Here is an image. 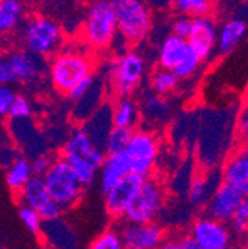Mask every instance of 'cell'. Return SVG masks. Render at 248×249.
<instances>
[{"mask_svg":"<svg viewBox=\"0 0 248 249\" xmlns=\"http://www.w3.org/2000/svg\"><path fill=\"white\" fill-rule=\"evenodd\" d=\"M156 249H183L180 239H165Z\"/></svg>","mask_w":248,"mask_h":249,"instance_id":"41","label":"cell"},{"mask_svg":"<svg viewBox=\"0 0 248 249\" xmlns=\"http://www.w3.org/2000/svg\"><path fill=\"white\" fill-rule=\"evenodd\" d=\"M15 95L17 93L8 85L0 86V116H6L9 113V108Z\"/></svg>","mask_w":248,"mask_h":249,"instance_id":"38","label":"cell"},{"mask_svg":"<svg viewBox=\"0 0 248 249\" xmlns=\"http://www.w3.org/2000/svg\"><path fill=\"white\" fill-rule=\"evenodd\" d=\"M112 119L114 126L134 131L140 122V108L130 97L119 98L117 103L112 107Z\"/></svg>","mask_w":248,"mask_h":249,"instance_id":"21","label":"cell"},{"mask_svg":"<svg viewBox=\"0 0 248 249\" xmlns=\"http://www.w3.org/2000/svg\"><path fill=\"white\" fill-rule=\"evenodd\" d=\"M130 160L131 174L149 178L156 168L159 158V141L150 131H134L133 137L123 150Z\"/></svg>","mask_w":248,"mask_h":249,"instance_id":"7","label":"cell"},{"mask_svg":"<svg viewBox=\"0 0 248 249\" xmlns=\"http://www.w3.org/2000/svg\"><path fill=\"white\" fill-rule=\"evenodd\" d=\"M144 178L130 174L125 178L117 181L113 187L104 193V205L106 211L113 218H123V212L128 208L130 202L135 196L140 184Z\"/></svg>","mask_w":248,"mask_h":249,"instance_id":"12","label":"cell"},{"mask_svg":"<svg viewBox=\"0 0 248 249\" xmlns=\"http://www.w3.org/2000/svg\"><path fill=\"white\" fill-rule=\"evenodd\" d=\"M247 36V22L241 18L228 19L220 30H217V46L220 53H229Z\"/></svg>","mask_w":248,"mask_h":249,"instance_id":"17","label":"cell"},{"mask_svg":"<svg viewBox=\"0 0 248 249\" xmlns=\"http://www.w3.org/2000/svg\"><path fill=\"white\" fill-rule=\"evenodd\" d=\"M11 82H15V80H14V76L9 70L8 62L0 61V86H6Z\"/></svg>","mask_w":248,"mask_h":249,"instance_id":"39","label":"cell"},{"mask_svg":"<svg viewBox=\"0 0 248 249\" xmlns=\"http://www.w3.org/2000/svg\"><path fill=\"white\" fill-rule=\"evenodd\" d=\"M189 49L201 59H208L217 45V25L211 17L193 18V27L188 37Z\"/></svg>","mask_w":248,"mask_h":249,"instance_id":"13","label":"cell"},{"mask_svg":"<svg viewBox=\"0 0 248 249\" xmlns=\"http://www.w3.org/2000/svg\"><path fill=\"white\" fill-rule=\"evenodd\" d=\"M48 193L63 211L76 206L83 195V187L63 158L52 159L49 171L42 177Z\"/></svg>","mask_w":248,"mask_h":249,"instance_id":"3","label":"cell"},{"mask_svg":"<svg viewBox=\"0 0 248 249\" xmlns=\"http://www.w3.org/2000/svg\"><path fill=\"white\" fill-rule=\"evenodd\" d=\"M61 158L69 163L85 189L95 181L101 163L106 158V153L103 148L95 145L94 141L82 129H79L75 131L66 141Z\"/></svg>","mask_w":248,"mask_h":249,"instance_id":"1","label":"cell"},{"mask_svg":"<svg viewBox=\"0 0 248 249\" xmlns=\"http://www.w3.org/2000/svg\"><path fill=\"white\" fill-rule=\"evenodd\" d=\"M189 236L196 240L201 249H230L233 242L232 230L226 223L217 221L208 215L198 218Z\"/></svg>","mask_w":248,"mask_h":249,"instance_id":"10","label":"cell"},{"mask_svg":"<svg viewBox=\"0 0 248 249\" xmlns=\"http://www.w3.org/2000/svg\"><path fill=\"white\" fill-rule=\"evenodd\" d=\"M199 66H201V59L189 49L188 53L183 56V59L172 69V73L177 76V79H188L195 74Z\"/></svg>","mask_w":248,"mask_h":249,"instance_id":"29","label":"cell"},{"mask_svg":"<svg viewBox=\"0 0 248 249\" xmlns=\"http://www.w3.org/2000/svg\"><path fill=\"white\" fill-rule=\"evenodd\" d=\"M32 177H33V171L30 162L27 159L18 158L14 163L8 166L6 184L14 193H18Z\"/></svg>","mask_w":248,"mask_h":249,"instance_id":"23","label":"cell"},{"mask_svg":"<svg viewBox=\"0 0 248 249\" xmlns=\"http://www.w3.org/2000/svg\"><path fill=\"white\" fill-rule=\"evenodd\" d=\"M178 83L177 76L172 73V70H167V69H159L153 73L152 76V89L156 95H168L170 92H172L175 89Z\"/></svg>","mask_w":248,"mask_h":249,"instance_id":"26","label":"cell"},{"mask_svg":"<svg viewBox=\"0 0 248 249\" xmlns=\"http://www.w3.org/2000/svg\"><path fill=\"white\" fill-rule=\"evenodd\" d=\"M189 46L184 39H180L174 35L164 39V42L159 46L158 52V62L161 69L172 70L178 62L183 59V56L188 53Z\"/></svg>","mask_w":248,"mask_h":249,"instance_id":"20","label":"cell"},{"mask_svg":"<svg viewBox=\"0 0 248 249\" xmlns=\"http://www.w3.org/2000/svg\"><path fill=\"white\" fill-rule=\"evenodd\" d=\"M247 199L241 192H238L233 187L222 182L212 192L208 205H207V215L214 218L217 221L228 223L238 206Z\"/></svg>","mask_w":248,"mask_h":249,"instance_id":"14","label":"cell"},{"mask_svg":"<svg viewBox=\"0 0 248 249\" xmlns=\"http://www.w3.org/2000/svg\"><path fill=\"white\" fill-rule=\"evenodd\" d=\"M22 18L21 0H3L0 3V39L15 30Z\"/></svg>","mask_w":248,"mask_h":249,"instance_id":"22","label":"cell"},{"mask_svg":"<svg viewBox=\"0 0 248 249\" xmlns=\"http://www.w3.org/2000/svg\"><path fill=\"white\" fill-rule=\"evenodd\" d=\"M180 242H181L183 249H201V246L196 243V240H193L191 236H186V237L180 239Z\"/></svg>","mask_w":248,"mask_h":249,"instance_id":"42","label":"cell"},{"mask_svg":"<svg viewBox=\"0 0 248 249\" xmlns=\"http://www.w3.org/2000/svg\"><path fill=\"white\" fill-rule=\"evenodd\" d=\"M18 215H19V220H21L22 226L28 231H32V233H39L40 231L43 220L38 213V211L28 208V206H21L19 211H18Z\"/></svg>","mask_w":248,"mask_h":249,"instance_id":"31","label":"cell"},{"mask_svg":"<svg viewBox=\"0 0 248 249\" xmlns=\"http://www.w3.org/2000/svg\"><path fill=\"white\" fill-rule=\"evenodd\" d=\"M133 129L128 128H119L113 126L112 131L109 132L106 142H104V153L106 154H114L119 151H123L127 148L131 137H133Z\"/></svg>","mask_w":248,"mask_h":249,"instance_id":"25","label":"cell"},{"mask_svg":"<svg viewBox=\"0 0 248 249\" xmlns=\"http://www.w3.org/2000/svg\"><path fill=\"white\" fill-rule=\"evenodd\" d=\"M92 61L77 51H61L51 62V80L55 89L67 93L79 80L92 74Z\"/></svg>","mask_w":248,"mask_h":249,"instance_id":"5","label":"cell"},{"mask_svg":"<svg viewBox=\"0 0 248 249\" xmlns=\"http://www.w3.org/2000/svg\"><path fill=\"white\" fill-rule=\"evenodd\" d=\"M117 35L114 11L109 0H98L91 6L83 25V37L94 49H106Z\"/></svg>","mask_w":248,"mask_h":249,"instance_id":"6","label":"cell"},{"mask_svg":"<svg viewBox=\"0 0 248 249\" xmlns=\"http://www.w3.org/2000/svg\"><path fill=\"white\" fill-rule=\"evenodd\" d=\"M95 85V79H94V76H86L85 79H82V80H79L69 92H67V97L72 100V101H75V103H77L79 100H82L86 93L92 89V86Z\"/></svg>","mask_w":248,"mask_h":249,"instance_id":"34","label":"cell"},{"mask_svg":"<svg viewBox=\"0 0 248 249\" xmlns=\"http://www.w3.org/2000/svg\"><path fill=\"white\" fill-rule=\"evenodd\" d=\"M192 27H193V18L189 15H181L172 22V35L180 39L188 40V37L191 36Z\"/></svg>","mask_w":248,"mask_h":249,"instance_id":"35","label":"cell"},{"mask_svg":"<svg viewBox=\"0 0 248 249\" xmlns=\"http://www.w3.org/2000/svg\"><path fill=\"white\" fill-rule=\"evenodd\" d=\"M144 73L146 62L138 52L130 51L120 55L112 66V85L114 93L119 98L133 95L141 83Z\"/></svg>","mask_w":248,"mask_h":249,"instance_id":"8","label":"cell"},{"mask_svg":"<svg viewBox=\"0 0 248 249\" xmlns=\"http://www.w3.org/2000/svg\"><path fill=\"white\" fill-rule=\"evenodd\" d=\"M146 117V120L153 123L167 122L170 117V107L159 95H150L146 98L143 108L140 111Z\"/></svg>","mask_w":248,"mask_h":249,"instance_id":"24","label":"cell"},{"mask_svg":"<svg viewBox=\"0 0 248 249\" xmlns=\"http://www.w3.org/2000/svg\"><path fill=\"white\" fill-rule=\"evenodd\" d=\"M238 131H239V134H242L247 138V134H248V111H247V108H244L242 110V116H239Z\"/></svg>","mask_w":248,"mask_h":249,"instance_id":"40","label":"cell"},{"mask_svg":"<svg viewBox=\"0 0 248 249\" xmlns=\"http://www.w3.org/2000/svg\"><path fill=\"white\" fill-rule=\"evenodd\" d=\"M38 213L40 215V218H42V220H45V221H54V220H57V218L61 216V213H63V208H61L57 202H54L51 199L49 202H46L38 211Z\"/></svg>","mask_w":248,"mask_h":249,"instance_id":"36","label":"cell"},{"mask_svg":"<svg viewBox=\"0 0 248 249\" xmlns=\"http://www.w3.org/2000/svg\"><path fill=\"white\" fill-rule=\"evenodd\" d=\"M167 202V190L156 178H144L128 208L123 212V218L133 224L152 223L159 216Z\"/></svg>","mask_w":248,"mask_h":249,"instance_id":"2","label":"cell"},{"mask_svg":"<svg viewBox=\"0 0 248 249\" xmlns=\"http://www.w3.org/2000/svg\"><path fill=\"white\" fill-rule=\"evenodd\" d=\"M51 163H52V159L49 158L48 154H39V156H36V158L32 162H30V165H32L33 175L43 177L49 171Z\"/></svg>","mask_w":248,"mask_h":249,"instance_id":"37","label":"cell"},{"mask_svg":"<svg viewBox=\"0 0 248 249\" xmlns=\"http://www.w3.org/2000/svg\"><path fill=\"white\" fill-rule=\"evenodd\" d=\"M8 114L12 119H27L32 116V104H30V101L25 97L15 95Z\"/></svg>","mask_w":248,"mask_h":249,"instance_id":"33","label":"cell"},{"mask_svg":"<svg viewBox=\"0 0 248 249\" xmlns=\"http://www.w3.org/2000/svg\"><path fill=\"white\" fill-rule=\"evenodd\" d=\"M17 195H18V200L21 202V206H28L35 211H39L46 202L51 200L43 178L36 175L30 178L28 182Z\"/></svg>","mask_w":248,"mask_h":249,"instance_id":"19","label":"cell"},{"mask_svg":"<svg viewBox=\"0 0 248 249\" xmlns=\"http://www.w3.org/2000/svg\"><path fill=\"white\" fill-rule=\"evenodd\" d=\"M223 182L233 187L244 196L248 195V151L245 147L229 156L223 168Z\"/></svg>","mask_w":248,"mask_h":249,"instance_id":"15","label":"cell"},{"mask_svg":"<svg viewBox=\"0 0 248 249\" xmlns=\"http://www.w3.org/2000/svg\"><path fill=\"white\" fill-rule=\"evenodd\" d=\"M116 17L117 31L128 42L143 40L152 28V14L144 0H109Z\"/></svg>","mask_w":248,"mask_h":249,"instance_id":"4","label":"cell"},{"mask_svg":"<svg viewBox=\"0 0 248 249\" xmlns=\"http://www.w3.org/2000/svg\"><path fill=\"white\" fill-rule=\"evenodd\" d=\"M230 223V230L232 233H236V234H244L248 229V200L245 199L239 206L238 209L233 212V215L230 216V220L228 221Z\"/></svg>","mask_w":248,"mask_h":249,"instance_id":"30","label":"cell"},{"mask_svg":"<svg viewBox=\"0 0 248 249\" xmlns=\"http://www.w3.org/2000/svg\"><path fill=\"white\" fill-rule=\"evenodd\" d=\"M63 39V33L52 19L38 17L28 21L24 30V43L30 53L36 56L52 55Z\"/></svg>","mask_w":248,"mask_h":249,"instance_id":"9","label":"cell"},{"mask_svg":"<svg viewBox=\"0 0 248 249\" xmlns=\"http://www.w3.org/2000/svg\"><path fill=\"white\" fill-rule=\"evenodd\" d=\"M149 2L154 6H158V8H164V6L174 3V0H149Z\"/></svg>","mask_w":248,"mask_h":249,"instance_id":"43","label":"cell"},{"mask_svg":"<svg viewBox=\"0 0 248 249\" xmlns=\"http://www.w3.org/2000/svg\"><path fill=\"white\" fill-rule=\"evenodd\" d=\"M88 249H125V248H123L119 230L109 229L92 240Z\"/></svg>","mask_w":248,"mask_h":249,"instance_id":"28","label":"cell"},{"mask_svg":"<svg viewBox=\"0 0 248 249\" xmlns=\"http://www.w3.org/2000/svg\"><path fill=\"white\" fill-rule=\"evenodd\" d=\"M9 70L14 76V80L18 82H30L38 77L40 67L36 55L30 53L28 51H18L6 61Z\"/></svg>","mask_w":248,"mask_h":249,"instance_id":"18","label":"cell"},{"mask_svg":"<svg viewBox=\"0 0 248 249\" xmlns=\"http://www.w3.org/2000/svg\"><path fill=\"white\" fill-rule=\"evenodd\" d=\"M2 2H3V0H0V3H2Z\"/></svg>","mask_w":248,"mask_h":249,"instance_id":"44","label":"cell"},{"mask_svg":"<svg viewBox=\"0 0 248 249\" xmlns=\"http://www.w3.org/2000/svg\"><path fill=\"white\" fill-rule=\"evenodd\" d=\"M211 187V181L205 177H198L192 181L189 199L192 203H202L208 197V190Z\"/></svg>","mask_w":248,"mask_h":249,"instance_id":"32","label":"cell"},{"mask_svg":"<svg viewBox=\"0 0 248 249\" xmlns=\"http://www.w3.org/2000/svg\"><path fill=\"white\" fill-rule=\"evenodd\" d=\"M175 8L183 14L192 18L207 17L211 12V0H174Z\"/></svg>","mask_w":248,"mask_h":249,"instance_id":"27","label":"cell"},{"mask_svg":"<svg viewBox=\"0 0 248 249\" xmlns=\"http://www.w3.org/2000/svg\"><path fill=\"white\" fill-rule=\"evenodd\" d=\"M130 174H131V166L125 151L106 154L100 168V184L103 193H106L110 187H113L117 181H120Z\"/></svg>","mask_w":248,"mask_h":249,"instance_id":"16","label":"cell"},{"mask_svg":"<svg viewBox=\"0 0 248 249\" xmlns=\"http://www.w3.org/2000/svg\"><path fill=\"white\" fill-rule=\"evenodd\" d=\"M119 233L125 249H156L167 239L164 226L154 221L146 224L128 223Z\"/></svg>","mask_w":248,"mask_h":249,"instance_id":"11","label":"cell"}]
</instances>
